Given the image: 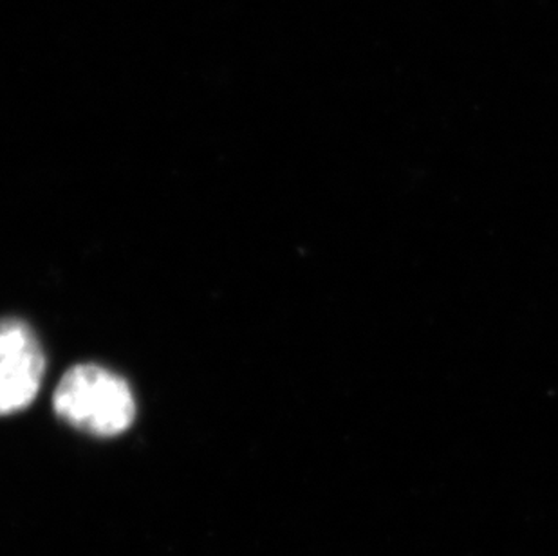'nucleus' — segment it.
<instances>
[{
    "label": "nucleus",
    "mask_w": 558,
    "mask_h": 556,
    "mask_svg": "<svg viewBox=\"0 0 558 556\" xmlns=\"http://www.w3.org/2000/svg\"><path fill=\"white\" fill-rule=\"evenodd\" d=\"M54 412L90 436H120L136 418V401L125 379L100 365H76L60 379Z\"/></svg>",
    "instance_id": "obj_1"
},
{
    "label": "nucleus",
    "mask_w": 558,
    "mask_h": 556,
    "mask_svg": "<svg viewBox=\"0 0 558 556\" xmlns=\"http://www.w3.org/2000/svg\"><path fill=\"white\" fill-rule=\"evenodd\" d=\"M46 358L26 322L0 321V418L24 410L43 385Z\"/></svg>",
    "instance_id": "obj_2"
}]
</instances>
